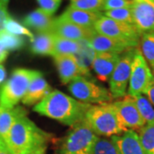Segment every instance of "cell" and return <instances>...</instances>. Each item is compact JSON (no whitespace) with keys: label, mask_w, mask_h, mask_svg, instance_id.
Instances as JSON below:
<instances>
[{"label":"cell","mask_w":154,"mask_h":154,"mask_svg":"<svg viewBox=\"0 0 154 154\" xmlns=\"http://www.w3.org/2000/svg\"><path fill=\"white\" fill-rule=\"evenodd\" d=\"M91 105L78 101L60 91H51L44 99L33 107L38 114L74 126L85 119Z\"/></svg>","instance_id":"1"},{"label":"cell","mask_w":154,"mask_h":154,"mask_svg":"<svg viewBox=\"0 0 154 154\" xmlns=\"http://www.w3.org/2000/svg\"><path fill=\"white\" fill-rule=\"evenodd\" d=\"M51 137L24 116L14 122L5 142L12 154H30L45 147Z\"/></svg>","instance_id":"2"},{"label":"cell","mask_w":154,"mask_h":154,"mask_svg":"<svg viewBox=\"0 0 154 154\" xmlns=\"http://www.w3.org/2000/svg\"><path fill=\"white\" fill-rule=\"evenodd\" d=\"M85 120L96 135L112 137L128 131L122 126L112 104L91 105L86 113Z\"/></svg>","instance_id":"3"},{"label":"cell","mask_w":154,"mask_h":154,"mask_svg":"<svg viewBox=\"0 0 154 154\" xmlns=\"http://www.w3.org/2000/svg\"><path fill=\"white\" fill-rule=\"evenodd\" d=\"M37 70L18 68L0 88V105L11 109L23 99L30 83L38 74Z\"/></svg>","instance_id":"4"},{"label":"cell","mask_w":154,"mask_h":154,"mask_svg":"<svg viewBox=\"0 0 154 154\" xmlns=\"http://www.w3.org/2000/svg\"><path fill=\"white\" fill-rule=\"evenodd\" d=\"M98 136L85 119L74 125L63 140L57 154H91Z\"/></svg>","instance_id":"5"},{"label":"cell","mask_w":154,"mask_h":154,"mask_svg":"<svg viewBox=\"0 0 154 154\" xmlns=\"http://www.w3.org/2000/svg\"><path fill=\"white\" fill-rule=\"evenodd\" d=\"M96 33L119 39L136 48L140 41V34L134 25L112 20L105 16L99 18L94 26Z\"/></svg>","instance_id":"6"},{"label":"cell","mask_w":154,"mask_h":154,"mask_svg":"<svg viewBox=\"0 0 154 154\" xmlns=\"http://www.w3.org/2000/svg\"><path fill=\"white\" fill-rule=\"evenodd\" d=\"M70 94L83 103L107 104L113 97L106 88L88 81L83 76H78L69 85Z\"/></svg>","instance_id":"7"},{"label":"cell","mask_w":154,"mask_h":154,"mask_svg":"<svg viewBox=\"0 0 154 154\" xmlns=\"http://www.w3.org/2000/svg\"><path fill=\"white\" fill-rule=\"evenodd\" d=\"M136 48L128 50L122 53L114 71L110 78V90L113 99L123 98L127 95V88L129 83L131 65Z\"/></svg>","instance_id":"8"},{"label":"cell","mask_w":154,"mask_h":154,"mask_svg":"<svg viewBox=\"0 0 154 154\" xmlns=\"http://www.w3.org/2000/svg\"><path fill=\"white\" fill-rule=\"evenodd\" d=\"M153 79V75L149 68L147 62L140 51L136 49L131 65L128 95L134 97L139 94H145Z\"/></svg>","instance_id":"9"},{"label":"cell","mask_w":154,"mask_h":154,"mask_svg":"<svg viewBox=\"0 0 154 154\" xmlns=\"http://www.w3.org/2000/svg\"><path fill=\"white\" fill-rule=\"evenodd\" d=\"M122 126L128 130H140L146 123L140 116L133 97L126 95L123 99L112 103Z\"/></svg>","instance_id":"10"},{"label":"cell","mask_w":154,"mask_h":154,"mask_svg":"<svg viewBox=\"0 0 154 154\" xmlns=\"http://www.w3.org/2000/svg\"><path fill=\"white\" fill-rule=\"evenodd\" d=\"M134 25L140 36L154 33V5L152 1H134L131 7Z\"/></svg>","instance_id":"11"},{"label":"cell","mask_w":154,"mask_h":154,"mask_svg":"<svg viewBox=\"0 0 154 154\" xmlns=\"http://www.w3.org/2000/svg\"><path fill=\"white\" fill-rule=\"evenodd\" d=\"M51 32L61 38L79 41L81 39H88L96 33L94 28H85L74 23L64 21L61 18H56Z\"/></svg>","instance_id":"12"},{"label":"cell","mask_w":154,"mask_h":154,"mask_svg":"<svg viewBox=\"0 0 154 154\" xmlns=\"http://www.w3.org/2000/svg\"><path fill=\"white\" fill-rule=\"evenodd\" d=\"M88 40L97 53L106 52L120 55L127 51L128 50L134 48L124 41L110 38L98 33H94L88 38Z\"/></svg>","instance_id":"13"},{"label":"cell","mask_w":154,"mask_h":154,"mask_svg":"<svg viewBox=\"0 0 154 154\" xmlns=\"http://www.w3.org/2000/svg\"><path fill=\"white\" fill-rule=\"evenodd\" d=\"M120 57L121 56L115 53L96 52L92 68L100 82H105L110 80Z\"/></svg>","instance_id":"14"},{"label":"cell","mask_w":154,"mask_h":154,"mask_svg":"<svg viewBox=\"0 0 154 154\" xmlns=\"http://www.w3.org/2000/svg\"><path fill=\"white\" fill-rule=\"evenodd\" d=\"M53 59L63 84H68L78 76H81L76 58L74 55L53 56Z\"/></svg>","instance_id":"15"},{"label":"cell","mask_w":154,"mask_h":154,"mask_svg":"<svg viewBox=\"0 0 154 154\" xmlns=\"http://www.w3.org/2000/svg\"><path fill=\"white\" fill-rule=\"evenodd\" d=\"M110 140L119 154H145L138 134L133 130H128L121 135H114Z\"/></svg>","instance_id":"16"},{"label":"cell","mask_w":154,"mask_h":154,"mask_svg":"<svg viewBox=\"0 0 154 154\" xmlns=\"http://www.w3.org/2000/svg\"><path fill=\"white\" fill-rule=\"evenodd\" d=\"M101 12H93L79 10L69 6L59 18L85 28H94L95 22L102 17Z\"/></svg>","instance_id":"17"},{"label":"cell","mask_w":154,"mask_h":154,"mask_svg":"<svg viewBox=\"0 0 154 154\" xmlns=\"http://www.w3.org/2000/svg\"><path fill=\"white\" fill-rule=\"evenodd\" d=\"M51 92V88L47 82L43 78L40 72L30 83L28 91L22 99V104L26 105H32L40 102Z\"/></svg>","instance_id":"18"},{"label":"cell","mask_w":154,"mask_h":154,"mask_svg":"<svg viewBox=\"0 0 154 154\" xmlns=\"http://www.w3.org/2000/svg\"><path fill=\"white\" fill-rule=\"evenodd\" d=\"M78 43L80 47L75 57L80 69L81 75H89L90 68L92 67L94 57L96 56V51H94L88 39H81L78 41Z\"/></svg>","instance_id":"19"},{"label":"cell","mask_w":154,"mask_h":154,"mask_svg":"<svg viewBox=\"0 0 154 154\" xmlns=\"http://www.w3.org/2000/svg\"><path fill=\"white\" fill-rule=\"evenodd\" d=\"M54 20L52 16L45 13L41 9H37L23 19V23L28 28L37 30L38 33L51 32Z\"/></svg>","instance_id":"20"},{"label":"cell","mask_w":154,"mask_h":154,"mask_svg":"<svg viewBox=\"0 0 154 154\" xmlns=\"http://www.w3.org/2000/svg\"><path fill=\"white\" fill-rule=\"evenodd\" d=\"M24 116L27 111L21 106L8 109L0 105V138L5 140L14 122Z\"/></svg>","instance_id":"21"},{"label":"cell","mask_w":154,"mask_h":154,"mask_svg":"<svg viewBox=\"0 0 154 154\" xmlns=\"http://www.w3.org/2000/svg\"><path fill=\"white\" fill-rule=\"evenodd\" d=\"M55 35L51 32L38 33L31 40V51L36 55H53Z\"/></svg>","instance_id":"22"},{"label":"cell","mask_w":154,"mask_h":154,"mask_svg":"<svg viewBox=\"0 0 154 154\" xmlns=\"http://www.w3.org/2000/svg\"><path fill=\"white\" fill-rule=\"evenodd\" d=\"M55 35V34H54ZM78 41L61 38L55 35L53 56L57 55H75L79 50Z\"/></svg>","instance_id":"23"},{"label":"cell","mask_w":154,"mask_h":154,"mask_svg":"<svg viewBox=\"0 0 154 154\" xmlns=\"http://www.w3.org/2000/svg\"><path fill=\"white\" fill-rule=\"evenodd\" d=\"M132 97V96H131ZM137 109L144 121L147 124H154V108L149 99L142 94L133 97Z\"/></svg>","instance_id":"24"},{"label":"cell","mask_w":154,"mask_h":154,"mask_svg":"<svg viewBox=\"0 0 154 154\" xmlns=\"http://www.w3.org/2000/svg\"><path fill=\"white\" fill-rule=\"evenodd\" d=\"M138 135L145 154H154V124H146Z\"/></svg>","instance_id":"25"},{"label":"cell","mask_w":154,"mask_h":154,"mask_svg":"<svg viewBox=\"0 0 154 154\" xmlns=\"http://www.w3.org/2000/svg\"><path fill=\"white\" fill-rule=\"evenodd\" d=\"M140 43L141 54L154 70V33L142 35Z\"/></svg>","instance_id":"26"},{"label":"cell","mask_w":154,"mask_h":154,"mask_svg":"<svg viewBox=\"0 0 154 154\" xmlns=\"http://www.w3.org/2000/svg\"><path fill=\"white\" fill-rule=\"evenodd\" d=\"M0 41L9 51L20 50L25 44L24 39L22 37L11 34L6 32L5 30L0 32Z\"/></svg>","instance_id":"27"},{"label":"cell","mask_w":154,"mask_h":154,"mask_svg":"<svg viewBox=\"0 0 154 154\" xmlns=\"http://www.w3.org/2000/svg\"><path fill=\"white\" fill-rule=\"evenodd\" d=\"M91 154H119V152L111 140L98 137Z\"/></svg>","instance_id":"28"},{"label":"cell","mask_w":154,"mask_h":154,"mask_svg":"<svg viewBox=\"0 0 154 154\" xmlns=\"http://www.w3.org/2000/svg\"><path fill=\"white\" fill-rule=\"evenodd\" d=\"M104 15L105 17H109L110 19L117 22H125L134 25L131 8H122V9L105 11Z\"/></svg>","instance_id":"29"},{"label":"cell","mask_w":154,"mask_h":154,"mask_svg":"<svg viewBox=\"0 0 154 154\" xmlns=\"http://www.w3.org/2000/svg\"><path fill=\"white\" fill-rule=\"evenodd\" d=\"M5 30L6 32L11 33V34H14V35H17V36H20V35L28 36V38H30V40H33L34 38V35L30 30H28L26 27H24L20 22L14 20L11 17H10L7 20Z\"/></svg>","instance_id":"30"},{"label":"cell","mask_w":154,"mask_h":154,"mask_svg":"<svg viewBox=\"0 0 154 154\" xmlns=\"http://www.w3.org/2000/svg\"><path fill=\"white\" fill-rule=\"evenodd\" d=\"M105 0H71L70 6L86 11L100 12Z\"/></svg>","instance_id":"31"},{"label":"cell","mask_w":154,"mask_h":154,"mask_svg":"<svg viewBox=\"0 0 154 154\" xmlns=\"http://www.w3.org/2000/svg\"><path fill=\"white\" fill-rule=\"evenodd\" d=\"M134 1L132 0H105L101 11H111L122 8H131Z\"/></svg>","instance_id":"32"},{"label":"cell","mask_w":154,"mask_h":154,"mask_svg":"<svg viewBox=\"0 0 154 154\" xmlns=\"http://www.w3.org/2000/svg\"><path fill=\"white\" fill-rule=\"evenodd\" d=\"M37 2L40 7L39 9L51 16H53L59 8L62 0H37Z\"/></svg>","instance_id":"33"},{"label":"cell","mask_w":154,"mask_h":154,"mask_svg":"<svg viewBox=\"0 0 154 154\" xmlns=\"http://www.w3.org/2000/svg\"><path fill=\"white\" fill-rule=\"evenodd\" d=\"M10 17H11L9 16L8 11L0 7V32L5 29L6 22Z\"/></svg>","instance_id":"34"},{"label":"cell","mask_w":154,"mask_h":154,"mask_svg":"<svg viewBox=\"0 0 154 154\" xmlns=\"http://www.w3.org/2000/svg\"><path fill=\"white\" fill-rule=\"evenodd\" d=\"M145 94L147 95V99H149V101L152 103V105H154V79L153 81L151 82V84L149 85Z\"/></svg>","instance_id":"35"},{"label":"cell","mask_w":154,"mask_h":154,"mask_svg":"<svg viewBox=\"0 0 154 154\" xmlns=\"http://www.w3.org/2000/svg\"><path fill=\"white\" fill-rule=\"evenodd\" d=\"M0 154H12L5 140L0 138Z\"/></svg>","instance_id":"36"},{"label":"cell","mask_w":154,"mask_h":154,"mask_svg":"<svg viewBox=\"0 0 154 154\" xmlns=\"http://www.w3.org/2000/svg\"><path fill=\"white\" fill-rule=\"evenodd\" d=\"M6 76H7V73H6L5 68L2 63H0V88L5 83Z\"/></svg>","instance_id":"37"},{"label":"cell","mask_w":154,"mask_h":154,"mask_svg":"<svg viewBox=\"0 0 154 154\" xmlns=\"http://www.w3.org/2000/svg\"><path fill=\"white\" fill-rule=\"evenodd\" d=\"M9 1L10 0H0V7L4 10L7 11V7L9 5Z\"/></svg>","instance_id":"38"},{"label":"cell","mask_w":154,"mask_h":154,"mask_svg":"<svg viewBox=\"0 0 154 154\" xmlns=\"http://www.w3.org/2000/svg\"><path fill=\"white\" fill-rule=\"evenodd\" d=\"M30 154H45V147L38 149V150H37V151H35V152H33Z\"/></svg>","instance_id":"39"},{"label":"cell","mask_w":154,"mask_h":154,"mask_svg":"<svg viewBox=\"0 0 154 154\" xmlns=\"http://www.w3.org/2000/svg\"><path fill=\"white\" fill-rule=\"evenodd\" d=\"M132 1H142V0H132ZM144 1H152V0H144Z\"/></svg>","instance_id":"40"},{"label":"cell","mask_w":154,"mask_h":154,"mask_svg":"<svg viewBox=\"0 0 154 154\" xmlns=\"http://www.w3.org/2000/svg\"><path fill=\"white\" fill-rule=\"evenodd\" d=\"M152 71H153V78H154V70H152Z\"/></svg>","instance_id":"41"},{"label":"cell","mask_w":154,"mask_h":154,"mask_svg":"<svg viewBox=\"0 0 154 154\" xmlns=\"http://www.w3.org/2000/svg\"><path fill=\"white\" fill-rule=\"evenodd\" d=\"M153 5H154V0H153Z\"/></svg>","instance_id":"42"},{"label":"cell","mask_w":154,"mask_h":154,"mask_svg":"<svg viewBox=\"0 0 154 154\" xmlns=\"http://www.w3.org/2000/svg\"><path fill=\"white\" fill-rule=\"evenodd\" d=\"M152 2H153V0H152Z\"/></svg>","instance_id":"43"}]
</instances>
